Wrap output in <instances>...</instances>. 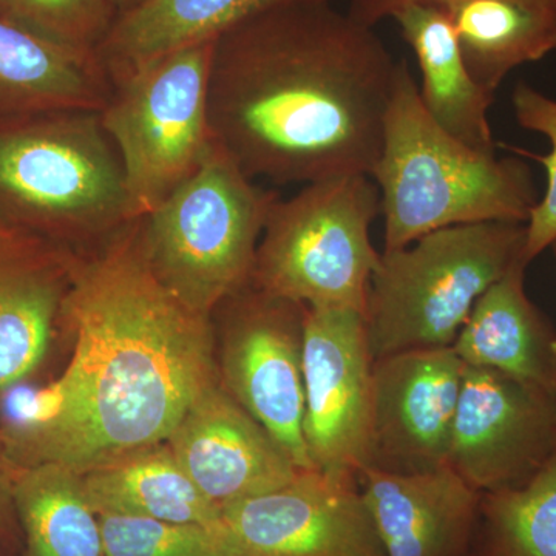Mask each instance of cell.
I'll list each match as a JSON object with an SVG mask.
<instances>
[{"label":"cell","instance_id":"cell-7","mask_svg":"<svg viewBox=\"0 0 556 556\" xmlns=\"http://www.w3.org/2000/svg\"><path fill=\"white\" fill-rule=\"evenodd\" d=\"M380 195L368 175L308 182L274 201L255 255L252 283L306 308L357 311L365 316L380 252L369 237Z\"/></svg>","mask_w":556,"mask_h":556},{"label":"cell","instance_id":"cell-31","mask_svg":"<svg viewBox=\"0 0 556 556\" xmlns=\"http://www.w3.org/2000/svg\"><path fill=\"white\" fill-rule=\"evenodd\" d=\"M14 228H11L10 225H7L5 222H2V219H0V233L2 232H9V230H13Z\"/></svg>","mask_w":556,"mask_h":556},{"label":"cell","instance_id":"cell-30","mask_svg":"<svg viewBox=\"0 0 556 556\" xmlns=\"http://www.w3.org/2000/svg\"><path fill=\"white\" fill-rule=\"evenodd\" d=\"M138 2H141V0H110L113 9H115L116 13L118 14L123 13V11L131 9V7L137 5Z\"/></svg>","mask_w":556,"mask_h":556},{"label":"cell","instance_id":"cell-10","mask_svg":"<svg viewBox=\"0 0 556 556\" xmlns=\"http://www.w3.org/2000/svg\"><path fill=\"white\" fill-rule=\"evenodd\" d=\"M372 365L357 311L306 308L303 324V438L317 470L356 477L371 463Z\"/></svg>","mask_w":556,"mask_h":556},{"label":"cell","instance_id":"cell-23","mask_svg":"<svg viewBox=\"0 0 556 556\" xmlns=\"http://www.w3.org/2000/svg\"><path fill=\"white\" fill-rule=\"evenodd\" d=\"M14 511L25 533V556H105L101 522L83 475L58 464L11 475Z\"/></svg>","mask_w":556,"mask_h":556},{"label":"cell","instance_id":"cell-1","mask_svg":"<svg viewBox=\"0 0 556 556\" xmlns=\"http://www.w3.org/2000/svg\"><path fill=\"white\" fill-rule=\"evenodd\" d=\"M62 320L75 334L72 361L7 441L22 467L58 464L86 475L166 442L218 383L212 317L153 274L139 218L78 252Z\"/></svg>","mask_w":556,"mask_h":556},{"label":"cell","instance_id":"cell-9","mask_svg":"<svg viewBox=\"0 0 556 556\" xmlns=\"http://www.w3.org/2000/svg\"><path fill=\"white\" fill-rule=\"evenodd\" d=\"M218 308L225 309L223 387L268 430L299 470L314 468L303 438L306 306L249 281Z\"/></svg>","mask_w":556,"mask_h":556},{"label":"cell","instance_id":"cell-12","mask_svg":"<svg viewBox=\"0 0 556 556\" xmlns=\"http://www.w3.org/2000/svg\"><path fill=\"white\" fill-rule=\"evenodd\" d=\"M554 456L556 397L466 365L450 470L482 495L525 485Z\"/></svg>","mask_w":556,"mask_h":556},{"label":"cell","instance_id":"cell-14","mask_svg":"<svg viewBox=\"0 0 556 556\" xmlns=\"http://www.w3.org/2000/svg\"><path fill=\"white\" fill-rule=\"evenodd\" d=\"M166 444L219 508L276 490L299 473L276 439L219 382L193 402Z\"/></svg>","mask_w":556,"mask_h":556},{"label":"cell","instance_id":"cell-18","mask_svg":"<svg viewBox=\"0 0 556 556\" xmlns=\"http://www.w3.org/2000/svg\"><path fill=\"white\" fill-rule=\"evenodd\" d=\"M112 93L97 54L65 49L0 16V121L102 112Z\"/></svg>","mask_w":556,"mask_h":556},{"label":"cell","instance_id":"cell-32","mask_svg":"<svg viewBox=\"0 0 556 556\" xmlns=\"http://www.w3.org/2000/svg\"><path fill=\"white\" fill-rule=\"evenodd\" d=\"M552 251H554L555 257H556V240L554 241V244H552Z\"/></svg>","mask_w":556,"mask_h":556},{"label":"cell","instance_id":"cell-2","mask_svg":"<svg viewBox=\"0 0 556 556\" xmlns=\"http://www.w3.org/2000/svg\"><path fill=\"white\" fill-rule=\"evenodd\" d=\"M399 62L332 2L260 14L215 40L208 126L249 178L371 177Z\"/></svg>","mask_w":556,"mask_h":556},{"label":"cell","instance_id":"cell-15","mask_svg":"<svg viewBox=\"0 0 556 556\" xmlns=\"http://www.w3.org/2000/svg\"><path fill=\"white\" fill-rule=\"evenodd\" d=\"M358 489L386 556H471L481 493L448 467L426 473L365 468Z\"/></svg>","mask_w":556,"mask_h":556},{"label":"cell","instance_id":"cell-16","mask_svg":"<svg viewBox=\"0 0 556 556\" xmlns=\"http://www.w3.org/2000/svg\"><path fill=\"white\" fill-rule=\"evenodd\" d=\"M76 257L22 230L0 233V391L28 378L46 356Z\"/></svg>","mask_w":556,"mask_h":556},{"label":"cell","instance_id":"cell-29","mask_svg":"<svg viewBox=\"0 0 556 556\" xmlns=\"http://www.w3.org/2000/svg\"><path fill=\"white\" fill-rule=\"evenodd\" d=\"M13 497H11V475L7 473L5 450L0 444V536L9 535L13 522Z\"/></svg>","mask_w":556,"mask_h":556},{"label":"cell","instance_id":"cell-24","mask_svg":"<svg viewBox=\"0 0 556 556\" xmlns=\"http://www.w3.org/2000/svg\"><path fill=\"white\" fill-rule=\"evenodd\" d=\"M471 556H556V456L525 485L482 493Z\"/></svg>","mask_w":556,"mask_h":556},{"label":"cell","instance_id":"cell-6","mask_svg":"<svg viewBox=\"0 0 556 556\" xmlns=\"http://www.w3.org/2000/svg\"><path fill=\"white\" fill-rule=\"evenodd\" d=\"M278 199L219 146L163 203L139 218L150 268L188 308L212 317L247 287L266 218Z\"/></svg>","mask_w":556,"mask_h":556},{"label":"cell","instance_id":"cell-17","mask_svg":"<svg viewBox=\"0 0 556 556\" xmlns=\"http://www.w3.org/2000/svg\"><path fill=\"white\" fill-rule=\"evenodd\" d=\"M519 258L478 300L453 350L467 367L492 369L556 397V331L526 292Z\"/></svg>","mask_w":556,"mask_h":556},{"label":"cell","instance_id":"cell-27","mask_svg":"<svg viewBox=\"0 0 556 556\" xmlns=\"http://www.w3.org/2000/svg\"><path fill=\"white\" fill-rule=\"evenodd\" d=\"M511 104L519 126L543 135L552 146L551 153L544 156L521 152L543 164L547 175L546 193L538 200L526 223L525 260L530 265L556 240V100L527 83H518Z\"/></svg>","mask_w":556,"mask_h":556},{"label":"cell","instance_id":"cell-26","mask_svg":"<svg viewBox=\"0 0 556 556\" xmlns=\"http://www.w3.org/2000/svg\"><path fill=\"white\" fill-rule=\"evenodd\" d=\"M0 16L65 49L97 54L118 13L110 0H0Z\"/></svg>","mask_w":556,"mask_h":556},{"label":"cell","instance_id":"cell-28","mask_svg":"<svg viewBox=\"0 0 556 556\" xmlns=\"http://www.w3.org/2000/svg\"><path fill=\"white\" fill-rule=\"evenodd\" d=\"M408 2L438 3L441 0H353L350 13L358 21L375 27L376 22L383 20V17H390L397 7ZM532 2L543 3V5L556 9V0H532Z\"/></svg>","mask_w":556,"mask_h":556},{"label":"cell","instance_id":"cell-3","mask_svg":"<svg viewBox=\"0 0 556 556\" xmlns=\"http://www.w3.org/2000/svg\"><path fill=\"white\" fill-rule=\"evenodd\" d=\"M394 251L434 230L485 222L527 223L538 203L522 160L497 159L452 137L428 115L407 62L397 64L372 170Z\"/></svg>","mask_w":556,"mask_h":556},{"label":"cell","instance_id":"cell-5","mask_svg":"<svg viewBox=\"0 0 556 556\" xmlns=\"http://www.w3.org/2000/svg\"><path fill=\"white\" fill-rule=\"evenodd\" d=\"M525 247L526 223L485 222L383 251L365 308L372 356L455 345L478 300L525 258Z\"/></svg>","mask_w":556,"mask_h":556},{"label":"cell","instance_id":"cell-8","mask_svg":"<svg viewBox=\"0 0 556 556\" xmlns=\"http://www.w3.org/2000/svg\"><path fill=\"white\" fill-rule=\"evenodd\" d=\"M215 40L175 51L113 84L102 126L137 217L163 203L214 152L207 89Z\"/></svg>","mask_w":556,"mask_h":556},{"label":"cell","instance_id":"cell-22","mask_svg":"<svg viewBox=\"0 0 556 556\" xmlns=\"http://www.w3.org/2000/svg\"><path fill=\"white\" fill-rule=\"evenodd\" d=\"M83 482L98 515L206 526L222 519L219 507L193 484L166 442L94 468L83 475Z\"/></svg>","mask_w":556,"mask_h":556},{"label":"cell","instance_id":"cell-11","mask_svg":"<svg viewBox=\"0 0 556 556\" xmlns=\"http://www.w3.org/2000/svg\"><path fill=\"white\" fill-rule=\"evenodd\" d=\"M219 514L239 556H386L356 477L299 470Z\"/></svg>","mask_w":556,"mask_h":556},{"label":"cell","instance_id":"cell-25","mask_svg":"<svg viewBox=\"0 0 556 556\" xmlns=\"http://www.w3.org/2000/svg\"><path fill=\"white\" fill-rule=\"evenodd\" d=\"M98 517L105 556H239L222 519L206 526L124 515Z\"/></svg>","mask_w":556,"mask_h":556},{"label":"cell","instance_id":"cell-4","mask_svg":"<svg viewBox=\"0 0 556 556\" xmlns=\"http://www.w3.org/2000/svg\"><path fill=\"white\" fill-rule=\"evenodd\" d=\"M0 219L76 252L138 219L101 112L0 121Z\"/></svg>","mask_w":556,"mask_h":556},{"label":"cell","instance_id":"cell-21","mask_svg":"<svg viewBox=\"0 0 556 556\" xmlns=\"http://www.w3.org/2000/svg\"><path fill=\"white\" fill-rule=\"evenodd\" d=\"M468 72L495 94L508 73L556 51V9L532 0H441Z\"/></svg>","mask_w":556,"mask_h":556},{"label":"cell","instance_id":"cell-19","mask_svg":"<svg viewBox=\"0 0 556 556\" xmlns=\"http://www.w3.org/2000/svg\"><path fill=\"white\" fill-rule=\"evenodd\" d=\"M334 0H141L116 16L97 56L112 84L175 51L212 42L280 7Z\"/></svg>","mask_w":556,"mask_h":556},{"label":"cell","instance_id":"cell-20","mask_svg":"<svg viewBox=\"0 0 556 556\" xmlns=\"http://www.w3.org/2000/svg\"><path fill=\"white\" fill-rule=\"evenodd\" d=\"M390 17L397 22L419 64V94L428 115L464 144L496 152L489 123L495 94L468 72L447 13L434 3L408 2Z\"/></svg>","mask_w":556,"mask_h":556},{"label":"cell","instance_id":"cell-13","mask_svg":"<svg viewBox=\"0 0 556 556\" xmlns=\"http://www.w3.org/2000/svg\"><path fill=\"white\" fill-rule=\"evenodd\" d=\"M464 371L466 364L453 348L375 358L369 467L388 473L447 467Z\"/></svg>","mask_w":556,"mask_h":556}]
</instances>
